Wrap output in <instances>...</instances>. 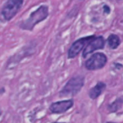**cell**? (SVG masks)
<instances>
[{
  "label": "cell",
  "mask_w": 123,
  "mask_h": 123,
  "mask_svg": "<svg viewBox=\"0 0 123 123\" xmlns=\"http://www.w3.org/2000/svg\"><path fill=\"white\" fill-rule=\"evenodd\" d=\"M74 105L73 99H67L56 102L52 103L49 107L50 111L54 114H61L64 113L68 110H70Z\"/></svg>",
  "instance_id": "8"
},
{
  "label": "cell",
  "mask_w": 123,
  "mask_h": 123,
  "mask_svg": "<svg viewBox=\"0 0 123 123\" xmlns=\"http://www.w3.org/2000/svg\"><path fill=\"white\" fill-rule=\"evenodd\" d=\"M26 48L27 47H25L23 49H22L21 51H19L14 55H13L9 59V61H7L6 68H12V67H14L22 61V59L25 58L27 56L31 55L34 53L33 49H31L32 47L31 48V46H29L27 48Z\"/></svg>",
  "instance_id": "6"
},
{
  "label": "cell",
  "mask_w": 123,
  "mask_h": 123,
  "mask_svg": "<svg viewBox=\"0 0 123 123\" xmlns=\"http://www.w3.org/2000/svg\"><path fill=\"white\" fill-rule=\"evenodd\" d=\"M24 0H7L1 9V15L6 21L11 20L21 9Z\"/></svg>",
  "instance_id": "3"
},
{
  "label": "cell",
  "mask_w": 123,
  "mask_h": 123,
  "mask_svg": "<svg viewBox=\"0 0 123 123\" xmlns=\"http://www.w3.org/2000/svg\"><path fill=\"white\" fill-rule=\"evenodd\" d=\"M107 58L102 53H97L92 55L85 63V67L89 71H95L102 68L107 63Z\"/></svg>",
  "instance_id": "4"
},
{
  "label": "cell",
  "mask_w": 123,
  "mask_h": 123,
  "mask_svg": "<svg viewBox=\"0 0 123 123\" xmlns=\"http://www.w3.org/2000/svg\"><path fill=\"white\" fill-rule=\"evenodd\" d=\"M107 43L110 48L115 49L120 45V39L117 35L112 34V35H110L109 36V37L107 38Z\"/></svg>",
  "instance_id": "10"
},
{
  "label": "cell",
  "mask_w": 123,
  "mask_h": 123,
  "mask_svg": "<svg viewBox=\"0 0 123 123\" xmlns=\"http://www.w3.org/2000/svg\"><path fill=\"white\" fill-rule=\"evenodd\" d=\"M123 104V99L120 98L116 99L113 103H112L111 105H110L108 106V110L110 112H115L117 110H119Z\"/></svg>",
  "instance_id": "11"
},
{
  "label": "cell",
  "mask_w": 123,
  "mask_h": 123,
  "mask_svg": "<svg viewBox=\"0 0 123 123\" xmlns=\"http://www.w3.org/2000/svg\"></svg>",
  "instance_id": "13"
},
{
  "label": "cell",
  "mask_w": 123,
  "mask_h": 123,
  "mask_svg": "<svg viewBox=\"0 0 123 123\" xmlns=\"http://www.w3.org/2000/svg\"><path fill=\"white\" fill-rule=\"evenodd\" d=\"M1 115H2V111H1V110L0 109V117L1 116Z\"/></svg>",
  "instance_id": "12"
},
{
  "label": "cell",
  "mask_w": 123,
  "mask_h": 123,
  "mask_svg": "<svg viewBox=\"0 0 123 123\" xmlns=\"http://www.w3.org/2000/svg\"><path fill=\"white\" fill-rule=\"evenodd\" d=\"M105 46V39L99 36V37H95L92 40H91L87 45L85 47L84 51H83V57L86 58L89 54L92 53V52L102 49Z\"/></svg>",
  "instance_id": "7"
},
{
  "label": "cell",
  "mask_w": 123,
  "mask_h": 123,
  "mask_svg": "<svg viewBox=\"0 0 123 123\" xmlns=\"http://www.w3.org/2000/svg\"><path fill=\"white\" fill-rule=\"evenodd\" d=\"M48 14V6L46 5H42L32 12L27 19L22 21L19 25V27L23 30L32 31L38 23L45 20Z\"/></svg>",
  "instance_id": "1"
},
{
  "label": "cell",
  "mask_w": 123,
  "mask_h": 123,
  "mask_svg": "<svg viewBox=\"0 0 123 123\" xmlns=\"http://www.w3.org/2000/svg\"><path fill=\"white\" fill-rule=\"evenodd\" d=\"M94 37H95V36L92 35V36H89V37H82L81 39H79L76 42H74L68 50V58H74L82 50V49L85 47V45L86 44H88V43L91 40H92Z\"/></svg>",
  "instance_id": "5"
},
{
  "label": "cell",
  "mask_w": 123,
  "mask_h": 123,
  "mask_svg": "<svg viewBox=\"0 0 123 123\" xmlns=\"http://www.w3.org/2000/svg\"><path fill=\"white\" fill-rule=\"evenodd\" d=\"M106 88V84L103 82H98L95 86L92 88L89 92V95L91 99H95L99 97Z\"/></svg>",
  "instance_id": "9"
},
{
  "label": "cell",
  "mask_w": 123,
  "mask_h": 123,
  "mask_svg": "<svg viewBox=\"0 0 123 123\" xmlns=\"http://www.w3.org/2000/svg\"><path fill=\"white\" fill-rule=\"evenodd\" d=\"M84 84V78L81 76H78L71 78L60 92L61 97L75 96L77 94Z\"/></svg>",
  "instance_id": "2"
},
{
  "label": "cell",
  "mask_w": 123,
  "mask_h": 123,
  "mask_svg": "<svg viewBox=\"0 0 123 123\" xmlns=\"http://www.w3.org/2000/svg\"></svg>",
  "instance_id": "14"
}]
</instances>
